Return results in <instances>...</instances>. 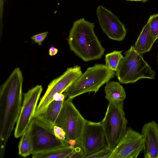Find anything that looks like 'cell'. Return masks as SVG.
Segmentation results:
<instances>
[{
	"label": "cell",
	"instance_id": "f1b7e54d",
	"mask_svg": "<svg viewBox=\"0 0 158 158\" xmlns=\"http://www.w3.org/2000/svg\"><path fill=\"white\" fill-rule=\"evenodd\" d=\"M157 62H158V55L157 56Z\"/></svg>",
	"mask_w": 158,
	"mask_h": 158
},
{
	"label": "cell",
	"instance_id": "d4e9b609",
	"mask_svg": "<svg viewBox=\"0 0 158 158\" xmlns=\"http://www.w3.org/2000/svg\"><path fill=\"white\" fill-rule=\"evenodd\" d=\"M63 94L62 93L55 94L53 97V100L57 101H64L65 100V98L67 96L65 94Z\"/></svg>",
	"mask_w": 158,
	"mask_h": 158
},
{
	"label": "cell",
	"instance_id": "7a4b0ae2",
	"mask_svg": "<svg viewBox=\"0 0 158 158\" xmlns=\"http://www.w3.org/2000/svg\"><path fill=\"white\" fill-rule=\"evenodd\" d=\"M94 23L84 18L75 21L70 30L68 42L71 50L84 61L101 58L105 49L94 31Z\"/></svg>",
	"mask_w": 158,
	"mask_h": 158
},
{
	"label": "cell",
	"instance_id": "6da1fadb",
	"mask_svg": "<svg viewBox=\"0 0 158 158\" xmlns=\"http://www.w3.org/2000/svg\"><path fill=\"white\" fill-rule=\"evenodd\" d=\"M22 73L19 68L13 71L0 88V157L4 156L6 145L21 108Z\"/></svg>",
	"mask_w": 158,
	"mask_h": 158
},
{
	"label": "cell",
	"instance_id": "9c48e42d",
	"mask_svg": "<svg viewBox=\"0 0 158 158\" xmlns=\"http://www.w3.org/2000/svg\"><path fill=\"white\" fill-rule=\"evenodd\" d=\"M42 90V86L37 85L24 94L23 104L15 130L14 135L16 138L22 136L34 117Z\"/></svg>",
	"mask_w": 158,
	"mask_h": 158
},
{
	"label": "cell",
	"instance_id": "30bf717a",
	"mask_svg": "<svg viewBox=\"0 0 158 158\" xmlns=\"http://www.w3.org/2000/svg\"><path fill=\"white\" fill-rule=\"evenodd\" d=\"M143 147L141 134L129 127L109 158H136L143 151Z\"/></svg>",
	"mask_w": 158,
	"mask_h": 158
},
{
	"label": "cell",
	"instance_id": "484cf974",
	"mask_svg": "<svg viewBox=\"0 0 158 158\" xmlns=\"http://www.w3.org/2000/svg\"><path fill=\"white\" fill-rule=\"evenodd\" d=\"M58 50L53 46L51 47L49 50V54L50 56L56 55L57 53Z\"/></svg>",
	"mask_w": 158,
	"mask_h": 158
},
{
	"label": "cell",
	"instance_id": "ac0fdd59",
	"mask_svg": "<svg viewBox=\"0 0 158 158\" xmlns=\"http://www.w3.org/2000/svg\"><path fill=\"white\" fill-rule=\"evenodd\" d=\"M31 127V122L22 135L18 146L19 154L24 157L32 155L33 152Z\"/></svg>",
	"mask_w": 158,
	"mask_h": 158
},
{
	"label": "cell",
	"instance_id": "5bb4252c",
	"mask_svg": "<svg viewBox=\"0 0 158 158\" xmlns=\"http://www.w3.org/2000/svg\"><path fill=\"white\" fill-rule=\"evenodd\" d=\"M64 101L53 100L43 112L34 118L53 129L61 110Z\"/></svg>",
	"mask_w": 158,
	"mask_h": 158
},
{
	"label": "cell",
	"instance_id": "7402d4cb",
	"mask_svg": "<svg viewBox=\"0 0 158 158\" xmlns=\"http://www.w3.org/2000/svg\"><path fill=\"white\" fill-rule=\"evenodd\" d=\"M84 151L82 148L79 146L75 147L73 151L67 158H83Z\"/></svg>",
	"mask_w": 158,
	"mask_h": 158
},
{
	"label": "cell",
	"instance_id": "d6986e66",
	"mask_svg": "<svg viewBox=\"0 0 158 158\" xmlns=\"http://www.w3.org/2000/svg\"><path fill=\"white\" fill-rule=\"evenodd\" d=\"M122 52L114 51L105 55V65L111 70L116 71L120 60L123 57Z\"/></svg>",
	"mask_w": 158,
	"mask_h": 158
},
{
	"label": "cell",
	"instance_id": "4fadbf2b",
	"mask_svg": "<svg viewBox=\"0 0 158 158\" xmlns=\"http://www.w3.org/2000/svg\"><path fill=\"white\" fill-rule=\"evenodd\" d=\"M141 134L143 139L144 158H158V125L154 121L143 126Z\"/></svg>",
	"mask_w": 158,
	"mask_h": 158
},
{
	"label": "cell",
	"instance_id": "ffe728a7",
	"mask_svg": "<svg viewBox=\"0 0 158 158\" xmlns=\"http://www.w3.org/2000/svg\"><path fill=\"white\" fill-rule=\"evenodd\" d=\"M148 21L152 34L156 40L158 39V13L150 15Z\"/></svg>",
	"mask_w": 158,
	"mask_h": 158
},
{
	"label": "cell",
	"instance_id": "5b68a950",
	"mask_svg": "<svg viewBox=\"0 0 158 158\" xmlns=\"http://www.w3.org/2000/svg\"><path fill=\"white\" fill-rule=\"evenodd\" d=\"M68 98L64 101L55 125L61 127L65 133V141L69 145L81 147L86 120L72 102Z\"/></svg>",
	"mask_w": 158,
	"mask_h": 158
},
{
	"label": "cell",
	"instance_id": "277c9868",
	"mask_svg": "<svg viewBox=\"0 0 158 158\" xmlns=\"http://www.w3.org/2000/svg\"><path fill=\"white\" fill-rule=\"evenodd\" d=\"M116 73L106 65L96 64L88 68L65 91L68 98L73 99L87 92H97L100 88L114 77Z\"/></svg>",
	"mask_w": 158,
	"mask_h": 158
},
{
	"label": "cell",
	"instance_id": "3957f363",
	"mask_svg": "<svg viewBox=\"0 0 158 158\" xmlns=\"http://www.w3.org/2000/svg\"><path fill=\"white\" fill-rule=\"evenodd\" d=\"M116 72V75L122 84L135 83L141 79H153L156 75L148 64L144 60L143 54L137 51L133 46L125 53Z\"/></svg>",
	"mask_w": 158,
	"mask_h": 158
},
{
	"label": "cell",
	"instance_id": "2e32d148",
	"mask_svg": "<svg viewBox=\"0 0 158 158\" xmlns=\"http://www.w3.org/2000/svg\"><path fill=\"white\" fill-rule=\"evenodd\" d=\"M106 98L109 102H123L126 93L123 87L118 82L108 81L105 87Z\"/></svg>",
	"mask_w": 158,
	"mask_h": 158
},
{
	"label": "cell",
	"instance_id": "9a60e30c",
	"mask_svg": "<svg viewBox=\"0 0 158 158\" xmlns=\"http://www.w3.org/2000/svg\"><path fill=\"white\" fill-rule=\"evenodd\" d=\"M155 41L152 34L149 22L148 21L133 46L137 51L143 54L150 50Z\"/></svg>",
	"mask_w": 158,
	"mask_h": 158
},
{
	"label": "cell",
	"instance_id": "8fae6325",
	"mask_svg": "<svg viewBox=\"0 0 158 158\" xmlns=\"http://www.w3.org/2000/svg\"><path fill=\"white\" fill-rule=\"evenodd\" d=\"M106 140L101 122L86 120L81 146L84 151L83 158L107 147Z\"/></svg>",
	"mask_w": 158,
	"mask_h": 158
},
{
	"label": "cell",
	"instance_id": "52a82bcc",
	"mask_svg": "<svg viewBox=\"0 0 158 158\" xmlns=\"http://www.w3.org/2000/svg\"><path fill=\"white\" fill-rule=\"evenodd\" d=\"M82 73L81 67L75 65L68 68L60 76L53 80L49 84L45 94L37 106L34 117L44 110L53 100V97L55 94L64 92Z\"/></svg>",
	"mask_w": 158,
	"mask_h": 158
},
{
	"label": "cell",
	"instance_id": "603a6c76",
	"mask_svg": "<svg viewBox=\"0 0 158 158\" xmlns=\"http://www.w3.org/2000/svg\"><path fill=\"white\" fill-rule=\"evenodd\" d=\"M53 130L56 136L59 139L65 142V133L63 130L60 127L56 125L54 127Z\"/></svg>",
	"mask_w": 158,
	"mask_h": 158
},
{
	"label": "cell",
	"instance_id": "e0dca14e",
	"mask_svg": "<svg viewBox=\"0 0 158 158\" xmlns=\"http://www.w3.org/2000/svg\"><path fill=\"white\" fill-rule=\"evenodd\" d=\"M75 147L70 145L33 153V158H67Z\"/></svg>",
	"mask_w": 158,
	"mask_h": 158
},
{
	"label": "cell",
	"instance_id": "83f0119b",
	"mask_svg": "<svg viewBox=\"0 0 158 158\" xmlns=\"http://www.w3.org/2000/svg\"><path fill=\"white\" fill-rule=\"evenodd\" d=\"M127 1H138L137 0H126Z\"/></svg>",
	"mask_w": 158,
	"mask_h": 158
},
{
	"label": "cell",
	"instance_id": "8992f818",
	"mask_svg": "<svg viewBox=\"0 0 158 158\" xmlns=\"http://www.w3.org/2000/svg\"><path fill=\"white\" fill-rule=\"evenodd\" d=\"M108 148L114 150L127 130L128 121L123 110V102H109L103 119L100 122Z\"/></svg>",
	"mask_w": 158,
	"mask_h": 158
},
{
	"label": "cell",
	"instance_id": "ba28073f",
	"mask_svg": "<svg viewBox=\"0 0 158 158\" xmlns=\"http://www.w3.org/2000/svg\"><path fill=\"white\" fill-rule=\"evenodd\" d=\"M31 133L33 153L69 145L56 136L53 129L35 118L31 121Z\"/></svg>",
	"mask_w": 158,
	"mask_h": 158
},
{
	"label": "cell",
	"instance_id": "7c38bea8",
	"mask_svg": "<svg viewBox=\"0 0 158 158\" xmlns=\"http://www.w3.org/2000/svg\"><path fill=\"white\" fill-rule=\"evenodd\" d=\"M96 15L101 28L109 38L118 41L124 39L127 30L115 15L101 5L97 7Z\"/></svg>",
	"mask_w": 158,
	"mask_h": 158
},
{
	"label": "cell",
	"instance_id": "44dd1931",
	"mask_svg": "<svg viewBox=\"0 0 158 158\" xmlns=\"http://www.w3.org/2000/svg\"><path fill=\"white\" fill-rule=\"evenodd\" d=\"M113 151L106 147L85 158H109Z\"/></svg>",
	"mask_w": 158,
	"mask_h": 158
},
{
	"label": "cell",
	"instance_id": "4316f807",
	"mask_svg": "<svg viewBox=\"0 0 158 158\" xmlns=\"http://www.w3.org/2000/svg\"><path fill=\"white\" fill-rule=\"evenodd\" d=\"M148 0H137L138 1H140L143 2H145Z\"/></svg>",
	"mask_w": 158,
	"mask_h": 158
},
{
	"label": "cell",
	"instance_id": "cb8c5ba5",
	"mask_svg": "<svg viewBox=\"0 0 158 158\" xmlns=\"http://www.w3.org/2000/svg\"><path fill=\"white\" fill-rule=\"evenodd\" d=\"M48 32L47 31L39 33L32 36L31 39L39 45H42V42L47 37Z\"/></svg>",
	"mask_w": 158,
	"mask_h": 158
}]
</instances>
